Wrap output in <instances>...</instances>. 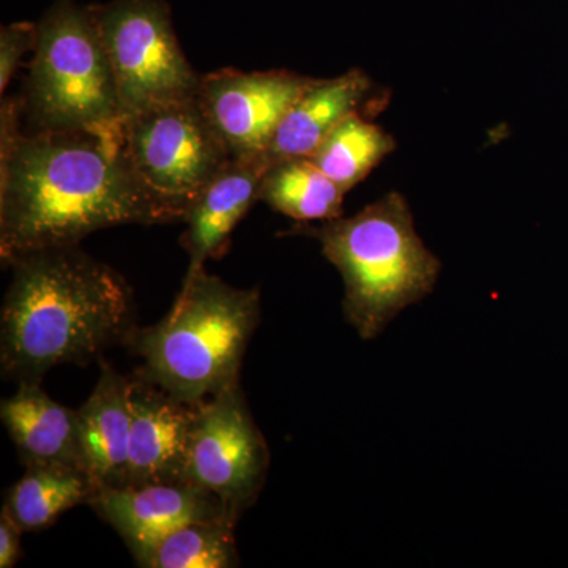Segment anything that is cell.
<instances>
[{
	"label": "cell",
	"instance_id": "1",
	"mask_svg": "<svg viewBox=\"0 0 568 568\" xmlns=\"http://www.w3.org/2000/svg\"><path fill=\"white\" fill-rule=\"evenodd\" d=\"M22 99L0 111V257L80 245L122 224L179 222L140 181L115 132H26Z\"/></svg>",
	"mask_w": 568,
	"mask_h": 568
},
{
	"label": "cell",
	"instance_id": "2",
	"mask_svg": "<svg viewBox=\"0 0 568 568\" xmlns=\"http://www.w3.org/2000/svg\"><path fill=\"white\" fill-rule=\"evenodd\" d=\"M13 278L0 312V369L18 384L55 366L102 361L136 331L132 287L80 245L55 246L7 264Z\"/></svg>",
	"mask_w": 568,
	"mask_h": 568
},
{
	"label": "cell",
	"instance_id": "3",
	"mask_svg": "<svg viewBox=\"0 0 568 568\" xmlns=\"http://www.w3.org/2000/svg\"><path fill=\"white\" fill-rule=\"evenodd\" d=\"M260 321V287L241 290L201 268L183 278L163 320L130 336L125 346L142 361L134 377L200 405L239 384Z\"/></svg>",
	"mask_w": 568,
	"mask_h": 568
},
{
	"label": "cell",
	"instance_id": "4",
	"mask_svg": "<svg viewBox=\"0 0 568 568\" xmlns=\"http://www.w3.org/2000/svg\"><path fill=\"white\" fill-rule=\"evenodd\" d=\"M308 234L342 274L343 310L361 338L383 334L403 310L432 294L439 278L440 261L418 235L403 194L388 193Z\"/></svg>",
	"mask_w": 568,
	"mask_h": 568
},
{
	"label": "cell",
	"instance_id": "5",
	"mask_svg": "<svg viewBox=\"0 0 568 568\" xmlns=\"http://www.w3.org/2000/svg\"><path fill=\"white\" fill-rule=\"evenodd\" d=\"M22 118L26 132H115L118 84L92 7L58 0L37 22Z\"/></svg>",
	"mask_w": 568,
	"mask_h": 568
},
{
	"label": "cell",
	"instance_id": "6",
	"mask_svg": "<svg viewBox=\"0 0 568 568\" xmlns=\"http://www.w3.org/2000/svg\"><path fill=\"white\" fill-rule=\"evenodd\" d=\"M122 142L134 173L179 222L231 162L197 95L123 119Z\"/></svg>",
	"mask_w": 568,
	"mask_h": 568
},
{
	"label": "cell",
	"instance_id": "7",
	"mask_svg": "<svg viewBox=\"0 0 568 568\" xmlns=\"http://www.w3.org/2000/svg\"><path fill=\"white\" fill-rule=\"evenodd\" d=\"M93 11L125 118L197 95L203 77L183 54L164 0H114Z\"/></svg>",
	"mask_w": 568,
	"mask_h": 568
},
{
	"label": "cell",
	"instance_id": "8",
	"mask_svg": "<svg viewBox=\"0 0 568 568\" xmlns=\"http://www.w3.org/2000/svg\"><path fill=\"white\" fill-rule=\"evenodd\" d=\"M268 466L271 450L241 383L196 405L183 481L211 493L239 521L263 491Z\"/></svg>",
	"mask_w": 568,
	"mask_h": 568
},
{
	"label": "cell",
	"instance_id": "9",
	"mask_svg": "<svg viewBox=\"0 0 568 568\" xmlns=\"http://www.w3.org/2000/svg\"><path fill=\"white\" fill-rule=\"evenodd\" d=\"M315 78L287 70L213 71L201 78L197 100L231 159L261 155L290 108Z\"/></svg>",
	"mask_w": 568,
	"mask_h": 568
},
{
	"label": "cell",
	"instance_id": "10",
	"mask_svg": "<svg viewBox=\"0 0 568 568\" xmlns=\"http://www.w3.org/2000/svg\"><path fill=\"white\" fill-rule=\"evenodd\" d=\"M89 506L123 538L141 567L164 537L189 523L234 521L215 496L189 481L104 488Z\"/></svg>",
	"mask_w": 568,
	"mask_h": 568
},
{
	"label": "cell",
	"instance_id": "11",
	"mask_svg": "<svg viewBox=\"0 0 568 568\" xmlns=\"http://www.w3.org/2000/svg\"><path fill=\"white\" fill-rule=\"evenodd\" d=\"M386 102L375 99V82L354 69L331 80H313L276 126L261 153L272 164L291 159H312L336 126L353 114H365Z\"/></svg>",
	"mask_w": 568,
	"mask_h": 568
},
{
	"label": "cell",
	"instance_id": "12",
	"mask_svg": "<svg viewBox=\"0 0 568 568\" xmlns=\"http://www.w3.org/2000/svg\"><path fill=\"white\" fill-rule=\"evenodd\" d=\"M194 414L196 405L134 377L126 485L183 481Z\"/></svg>",
	"mask_w": 568,
	"mask_h": 568
},
{
	"label": "cell",
	"instance_id": "13",
	"mask_svg": "<svg viewBox=\"0 0 568 568\" xmlns=\"http://www.w3.org/2000/svg\"><path fill=\"white\" fill-rule=\"evenodd\" d=\"M267 168L261 155L231 159L222 173L194 197L183 216V246L190 256L185 278L204 268L205 261L222 256L234 227L260 200Z\"/></svg>",
	"mask_w": 568,
	"mask_h": 568
},
{
	"label": "cell",
	"instance_id": "14",
	"mask_svg": "<svg viewBox=\"0 0 568 568\" xmlns=\"http://www.w3.org/2000/svg\"><path fill=\"white\" fill-rule=\"evenodd\" d=\"M134 379L100 362L92 394L78 409L85 466L100 489L125 487L129 480Z\"/></svg>",
	"mask_w": 568,
	"mask_h": 568
},
{
	"label": "cell",
	"instance_id": "15",
	"mask_svg": "<svg viewBox=\"0 0 568 568\" xmlns=\"http://www.w3.org/2000/svg\"><path fill=\"white\" fill-rule=\"evenodd\" d=\"M18 386L10 398L0 403V418L22 465H63L88 470L78 410L52 399L41 387V381H26Z\"/></svg>",
	"mask_w": 568,
	"mask_h": 568
},
{
	"label": "cell",
	"instance_id": "16",
	"mask_svg": "<svg viewBox=\"0 0 568 568\" xmlns=\"http://www.w3.org/2000/svg\"><path fill=\"white\" fill-rule=\"evenodd\" d=\"M99 493L91 474L63 465H28L7 493L3 508L24 532L47 529L71 508L91 504Z\"/></svg>",
	"mask_w": 568,
	"mask_h": 568
},
{
	"label": "cell",
	"instance_id": "17",
	"mask_svg": "<svg viewBox=\"0 0 568 568\" xmlns=\"http://www.w3.org/2000/svg\"><path fill=\"white\" fill-rule=\"evenodd\" d=\"M345 194L312 159H291L267 168L260 200L294 222H331L343 216Z\"/></svg>",
	"mask_w": 568,
	"mask_h": 568
},
{
	"label": "cell",
	"instance_id": "18",
	"mask_svg": "<svg viewBox=\"0 0 568 568\" xmlns=\"http://www.w3.org/2000/svg\"><path fill=\"white\" fill-rule=\"evenodd\" d=\"M395 149L392 134L366 121L365 114H353L325 138L312 160L347 193Z\"/></svg>",
	"mask_w": 568,
	"mask_h": 568
},
{
	"label": "cell",
	"instance_id": "19",
	"mask_svg": "<svg viewBox=\"0 0 568 568\" xmlns=\"http://www.w3.org/2000/svg\"><path fill=\"white\" fill-rule=\"evenodd\" d=\"M235 525L231 519H201L175 529L153 549L148 568L239 567Z\"/></svg>",
	"mask_w": 568,
	"mask_h": 568
},
{
	"label": "cell",
	"instance_id": "20",
	"mask_svg": "<svg viewBox=\"0 0 568 568\" xmlns=\"http://www.w3.org/2000/svg\"><path fill=\"white\" fill-rule=\"evenodd\" d=\"M37 43V24L14 22L0 31V93H6L21 59L33 51Z\"/></svg>",
	"mask_w": 568,
	"mask_h": 568
},
{
	"label": "cell",
	"instance_id": "21",
	"mask_svg": "<svg viewBox=\"0 0 568 568\" xmlns=\"http://www.w3.org/2000/svg\"><path fill=\"white\" fill-rule=\"evenodd\" d=\"M24 530L2 507L0 511V568L17 566L21 558V536Z\"/></svg>",
	"mask_w": 568,
	"mask_h": 568
}]
</instances>
